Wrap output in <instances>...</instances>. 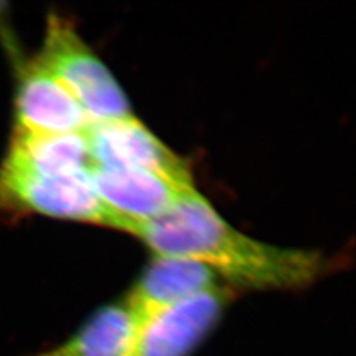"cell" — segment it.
Returning a JSON list of instances; mask_svg holds the SVG:
<instances>
[{
  "label": "cell",
  "mask_w": 356,
  "mask_h": 356,
  "mask_svg": "<svg viewBox=\"0 0 356 356\" xmlns=\"http://www.w3.org/2000/svg\"><path fill=\"white\" fill-rule=\"evenodd\" d=\"M136 236L156 256L198 261L247 289H302L329 268L319 252L259 242L234 229L195 188L165 214L145 223Z\"/></svg>",
  "instance_id": "6da1fadb"
},
{
  "label": "cell",
  "mask_w": 356,
  "mask_h": 356,
  "mask_svg": "<svg viewBox=\"0 0 356 356\" xmlns=\"http://www.w3.org/2000/svg\"><path fill=\"white\" fill-rule=\"evenodd\" d=\"M38 58L79 103L91 123L132 116L127 97L113 73L63 16L49 15Z\"/></svg>",
  "instance_id": "7a4b0ae2"
},
{
  "label": "cell",
  "mask_w": 356,
  "mask_h": 356,
  "mask_svg": "<svg viewBox=\"0 0 356 356\" xmlns=\"http://www.w3.org/2000/svg\"><path fill=\"white\" fill-rule=\"evenodd\" d=\"M0 210L38 213L128 232L127 225L106 207L94 191L89 170L72 176L41 177L3 165Z\"/></svg>",
  "instance_id": "3957f363"
},
{
  "label": "cell",
  "mask_w": 356,
  "mask_h": 356,
  "mask_svg": "<svg viewBox=\"0 0 356 356\" xmlns=\"http://www.w3.org/2000/svg\"><path fill=\"white\" fill-rule=\"evenodd\" d=\"M231 296L219 285L141 322L127 356L191 355L216 329Z\"/></svg>",
  "instance_id": "277c9868"
},
{
  "label": "cell",
  "mask_w": 356,
  "mask_h": 356,
  "mask_svg": "<svg viewBox=\"0 0 356 356\" xmlns=\"http://www.w3.org/2000/svg\"><path fill=\"white\" fill-rule=\"evenodd\" d=\"M89 177L103 204L127 225L128 234L134 235L194 189V185L136 168L91 165Z\"/></svg>",
  "instance_id": "5b68a950"
},
{
  "label": "cell",
  "mask_w": 356,
  "mask_h": 356,
  "mask_svg": "<svg viewBox=\"0 0 356 356\" xmlns=\"http://www.w3.org/2000/svg\"><path fill=\"white\" fill-rule=\"evenodd\" d=\"M85 134L92 165L136 168L193 185L188 163L169 149L134 115L91 123Z\"/></svg>",
  "instance_id": "8992f818"
},
{
  "label": "cell",
  "mask_w": 356,
  "mask_h": 356,
  "mask_svg": "<svg viewBox=\"0 0 356 356\" xmlns=\"http://www.w3.org/2000/svg\"><path fill=\"white\" fill-rule=\"evenodd\" d=\"M16 129L33 135L82 132L91 124L79 103L36 58L20 67Z\"/></svg>",
  "instance_id": "52a82bcc"
},
{
  "label": "cell",
  "mask_w": 356,
  "mask_h": 356,
  "mask_svg": "<svg viewBox=\"0 0 356 356\" xmlns=\"http://www.w3.org/2000/svg\"><path fill=\"white\" fill-rule=\"evenodd\" d=\"M216 286V272L204 264L184 257L156 256L123 302L139 326L168 307Z\"/></svg>",
  "instance_id": "ba28073f"
},
{
  "label": "cell",
  "mask_w": 356,
  "mask_h": 356,
  "mask_svg": "<svg viewBox=\"0 0 356 356\" xmlns=\"http://www.w3.org/2000/svg\"><path fill=\"white\" fill-rule=\"evenodd\" d=\"M85 131L33 135L15 128L3 165L41 177L88 172L92 160Z\"/></svg>",
  "instance_id": "9c48e42d"
},
{
  "label": "cell",
  "mask_w": 356,
  "mask_h": 356,
  "mask_svg": "<svg viewBox=\"0 0 356 356\" xmlns=\"http://www.w3.org/2000/svg\"><path fill=\"white\" fill-rule=\"evenodd\" d=\"M136 327L124 302L103 306L63 342L28 356H127Z\"/></svg>",
  "instance_id": "30bf717a"
}]
</instances>
